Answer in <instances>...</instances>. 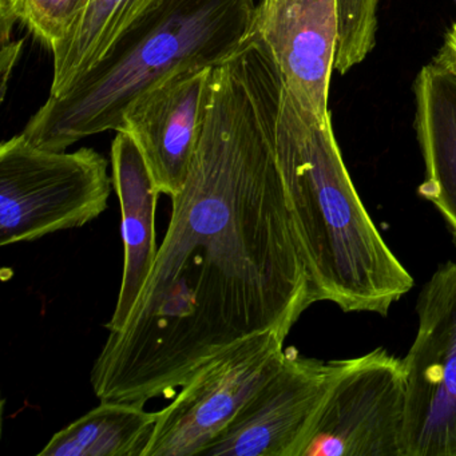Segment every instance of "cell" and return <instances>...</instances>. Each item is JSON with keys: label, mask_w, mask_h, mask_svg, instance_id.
<instances>
[{"label": "cell", "mask_w": 456, "mask_h": 456, "mask_svg": "<svg viewBox=\"0 0 456 456\" xmlns=\"http://www.w3.org/2000/svg\"><path fill=\"white\" fill-rule=\"evenodd\" d=\"M282 78L256 31L210 70L201 141L151 279L92 370L101 402L170 399L200 365L311 306L273 125Z\"/></svg>", "instance_id": "cell-1"}, {"label": "cell", "mask_w": 456, "mask_h": 456, "mask_svg": "<svg viewBox=\"0 0 456 456\" xmlns=\"http://www.w3.org/2000/svg\"><path fill=\"white\" fill-rule=\"evenodd\" d=\"M274 154L309 284V303L387 316L413 277L376 228L352 183L330 117L317 118L282 82Z\"/></svg>", "instance_id": "cell-2"}, {"label": "cell", "mask_w": 456, "mask_h": 456, "mask_svg": "<svg viewBox=\"0 0 456 456\" xmlns=\"http://www.w3.org/2000/svg\"><path fill=\"white\" fill-rule=\"evenodd\" d=\"M257 6L255 0H153L94 68L49 97L23 137L63 151L84 138L119 132L125 114L149 90L186 69L228 61L252 34Z\"/></svg>", "instance_id": "cell-3"}, {"label": "cell", "mask_w": 456, "mask_h": 456, "mask_svg": "<svg viewBox=\"0 0 456 456\" xmlns=\"http://www.w3.org/2000/svg\"><path fill=\"white\" fill-rule=\"evenodd\" d=\"M94 149L46 151L22 134L0 146V245L82 228L108 209L113 177Z\"/></svg>", "instance_id": "cell-4"}, {"label": "cell", "mask_w": 456, "mask_h": 456, "mask_svg": "<svg viewBox=\"0 0 456 456\" xmlns=\"http://www.w3.org/2000/svg\"><path fill=\"white\" fill-rule=\"evenodd\" d=\"M288 335L255 333L200 365L159 411L143 456H201L281 364Z\"/></svg>", "instance_id": "cell-5"}, {"label": "cell", "mask_w": 456, "mask_h": 456, "mask_svg": "<svg viewBox=\"0 0 456 456\" xmlns=\"http://www.w3.org/2000/svg\"><path fill=\"white\" fill-rule=\"evenodd\" d=\"M405 372L403 456H456V263L439 265L419 293Z\"/></svg>", "instance_id": "cell-6"}, {"label": "cell", "mask_w": 456, "mask_h": 456, "mask_svg": "<svg viewBox=\"0 0 456 456\" xmlns=\"http://www.w3.org/2000/svg\"><path fill=\"white\" fill-rule=\"evenodd\" d=\"M405 372L387 349L338 360L298 456H403Z\"/></svg>", "instance_id": "cell-7"}, {"label": "cell", "mask_w": 456, "mask_h": 456, "mask_svg": "<svg viewBox=\"0 0 456 456\" xmlns=\"http://www.w3.org/2000/svg\"><path fill=\"white\" fill-rule=\"evenodd\" d=\"M338 360L285 349L281 364L201 456H298Z\"/></svg>", "instance_id": "cell-8"}, {"label": "cell", "mask_w": 456, "mask_h": 456, "mask_svg": "<svg viewBox=\"0 0 456 456\" xmlns=\"http://www.w3.org/2000/svg\"><path fill=\"white\" fill-rule=\"evenodd\" d=\"M212 69H186L149 90L119 130L137 143L157 188L170 199L183 191L201 141Z\"/></svg>", "instance_id": "cell-9"}, {"label": "cell", "mask_w": 456, "mask_h": 456, "mask_svg": "<svg viewBox=\"0 0 456 456\" xmlns=\"http://www.w3.org/2000/svg\"><path fill=\"white\" fill-rule=\"evenodd\" d=\"M255 28L290 94L317 118H330L328 97L338 41V0L261 2Z\"/></svg>", "instance_id": "cell-10"}, {"label": "cell", "mask_w": 456, "mask_h": 456, "mask_svg": "<svg viewBox=\"0 0 456 456\" xmlns=\"http://www.w3.org/2000/svg\"><path fill=\"white\" fill-rule=\"evenodd\" d=\"M111 170L121 204L125 255L118 300L106 328L109 333H118L137 306L159 256L156 210L161 191L140 148L127 133L117 132L111 145Z\"/></svg>", "instance_id": "cell-11"}, {"label": "cell", "mask_w": 456, "mask_h": 456, "mask_svg": "<svg viewBox=\"0 0 456 456\" xmlns=\"http://www.w3.org/2000/svg\"><path fill=\"white\" fill-rule=\"evenodd\" d=\"M413 95L424 161L418 193L436 208L456 241V77L434 60L416 76Z\"/></svg>", "instance_id": "cell-12"}, {"label": "cell", "mask_w": 456, "mask_h": 456, "mask_svg": "<svg viewBox=\"0 0 456 456\" xmlns=\"http://www.w3.org/2000/svg\"><path fill=\"white\" fill-rule=\"evenodd\" d=\"M159 420L137 404L101 402L54 435L39 456H143Z\"/></svg>", "instance_id": "cell-13"}, {"label": "cell", "mask_w": 456, "mask_h": 456, "mask_svg": "<svg viewBox=\"0 0 456 456\" xmlns=\"http://www.w3.org/2000/svg\"><path fill=\"white\" fill-rule=\"evenodd\" d=\"M153 0H90L69 38L53 47L50 97L62 94L74 81L94 68L122 33Z\"/></svg>", "instance_id": "cell-14"}, {"label": "cell", "mask_w": 456, "mask_h": 456, "mask_svg": "<svg viewBox=\"0 0 456 456\" xmlns=\"http://www.w3.org/2000/svg\"><path fill=\"white\" fill-rule=\"evenodd\" d=\"M89 4L90 0H0L2 45L9 44L12 26L20 22L52 50L73 34Z\"/></svg>", "instance_id": "cell-15"}, {"label": "cell", "mask_w": 456, "mask_h": 456, "mask_svg": "<svg viewBox=\"0 0 456 456\" xmlns=\"http://www.w3.org/2000/svg\"><path fill=\"white\" fill-rule=\"evenodd\" d=\"M378 6L379 0H338L335 69L341 76L360 65L375 47Z\"/></svg>", "instance_id": "cell-16"}, {"label": "cell", "mask_w": 456, "mask_h": 456, "mask_svg": "<svg viewBox=\"0 0 456 456\" xmlns=\"http://www.w3.org/2000/svg\"><path fill=\"white\" fill-rule=\"evenodd\" d=\"M435 60L456 77V23L448 30L444 44Z\"/></svg>", "instance_id": "cell-17"}, {"label": "cell", "mask_w": 456, "mask_h": 456, "mask_svg": "<svg viewBox=\"0 0 456 456\" xmlns=\"http://www.w3.org/2000/svg\"><path fill=\"white\" fill-rule=\"evenodd\" d=\"M263 4H269V2H273V0H261Z\"/></svg>", "instance_id": "cell-18"}]
</instances>
